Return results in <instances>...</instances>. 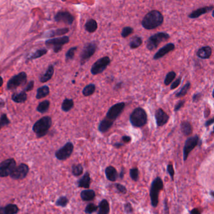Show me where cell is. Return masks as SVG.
I'll return each mask as SVG.
<instances>
[{"instance_id":"1","label":"cell","mask_w":214,"mask_h":214,"mask_svg":"<svg viewBox=\"0 0 214 214\" xmlns=\"http://www.w3.org/2000/svg\"><path fill=\"white\" fill-rule=\"evenodd\" d=\"M164 22V17L162 13L156 10L148 12L143 18L141 25L146 30H153L161 26Z\"/></svg>"},{"instance_id":"2","label":"cell","mask_w":214,"mask_h":214,"mask_svg":"<svg viewBox=\"0 0 214 214\" xmlns=\"http://www.w3.org/2000/svg\"><path fill=\"white\" fill-rule=\"evenodd\" d=\"M52 120L50 116H44L33 124L32 130L36 134L37 138H40L45 136L48 132L51 126Z\"/></svg>"},{"instance_id":"3","label":"cell","mask_w":214,"mask_h":214,"mask_svg":"<svg viewBox=\"0 0 214 214\" xmlns=\"http://www.w3.org/2000/svg\"><path fill=\"white\" fill-rule=\"evenodd\" d=\"M130 121L134 128L143 127L148 122V116L146 111L141 108L134 109L130 116Z\"/></svg>"},{"instance_id":"4","label":"cell","mask_w":214,"mask_h":214,"mask_svg":"<svg viewBox=\"0 0 214 214\" xmlns=\"http://www.w3.org/2000/svg\"><path fill=\"white\" fill-rule=\"evenodd\" d=\"M170 38V35L166 32H158L148 39L146 42V48L150 50H154L157 48L158 45L163 42L168 40Z\"/></svg>"},{"instance_id":"5","label":"cell","mask_w":214,"mask_h":214,"mask_svg":"<svg viewBox=\"0 0 214 214\" xmlns=\"http://www.w3.org/2000/svg\"><path fill=\"white\" fill-rule=\"evenodd\" d=\"M163 188V182L161 178L156 177L153 181L150 189V199L151 205L153 207H156L158 205L159 192Z\"/></svg>"},{"instance_id":"6","label":"cell","mask_w":214,"mask_h":214,"mask_svg":"<svg viewBox=\"0 0 214 214\" xmlns=\"http://www.w3.org/2000/svg\"><path fill=\"white\" fill-rule=\"evenodd\" d=\"M97 48V45L95 42L87 43L84 46L80 56V64L81 65H84L93 57L96 51Z\"/></svg>"},{"instance_id":"7","label":"cell","mask_w":214,"mask_h":214,"mask_svg":"<svg viewBox=\"0 0 214 214\" xmlns=\"http://www.w3.org/2000/svg\"><path fill=\"white\" fill-rule=\"evenodd\" d=\"M69 42V37L63 36L60 37L48 39L45 41V44L47 47L52 48L54 53H59L62 50L63 46L68 43Z\"/></svg>"},{"instance_id":"8","label":"cell","mask_w":214,"mask_h":214,"mask_svg":"<svg viewBox=\"0 0 214 214\" xmlns=\"http://www.w3.org/2000/svg\"><path fill=\"white\" fill-rule=\"evenodd\" d=\"M27 80V74L25 72H21L13 76L7 82L8 90H14L20 86L26 84Z\"/></svg>"},{"instance_id":"9","label":"cell","mask_w":214,"mask_h":214,"mask_svg":"<svg viewBox=\"0 0 214 214\" xmlns=\"http://www.w3.org/2000/svg\"><path fill=\"white\" fill-rule=\"evenodd\" d=\"M111 63V59L105 56L98 59L93 64L91 68V72L93 75L96 76L102 73Z\"/></svg>"},{"instance_id":"10","label":"cell","mask_w":214,"mask_h":214,"mask_svg":"<svg viewBox=\"0 0 214 214\" xmlns=\"http://www.w3.org/2000/svg\"><path fill=\"white\" fill-rule=\"evenodd\" d=\"M16 168V163L13 158H9L0 164V176L6 177L10 176Z\"/></svg>"},{"instance_id":"11","label":"cell","mask_w":214,"mask_h":214,"mask_svg":"<svg viewBox=\"0 0 214 214\" xmlns=\"http://www.w3.org/2000/svg\"><path fill=\"white\" fill-rule=\"evenodd\" d=\"M200 142V138L198 135L189 137L185 141V143L183 150V160L186 161L190 152L197 146Z\"/></svg>"},{"instance_id":"12","label":"cell","mask_w":214,"mask_h":214,"mask_svg":"<svg viewBox=\"0 0 214 214\" xmlns=\"http://www.w3.org/2000/svg\"><path fill=\"white\" fill-rule=\"evenodd\" d=\"M125 106L126 104L124 102L114 104L109 109L108 113L106 114L105 118L112 121H114L122 113Z\"/></svg>"},{"instance_id":"13","label":"cell","mask_w":214,"mask_h":214,"mask_svg":"<svg viewBox=\"0 0 214 214\" xmlns=\"http://www.w3.org/2000/svg\"><path fill=\"white\" fill-rule=\"evenodd\" d=\"M74 150V145L72 142H67L61 148L56 152V156L59 160H65L68 158L72 154Z\"/></svg>"},{"instance_id":"14","label":"cell","mask_w":214,"mask_h":214,"mask_svg":"<svg viewBox=\"0 0 214 214\" xmlns=\"http://www.w3.org/2000/svg\"><path fill=\"white\" fill-rule=\"evenodd\" d=\"M74 20V16L67 11H60L54 16V20L56 22L64 23L68 25H72Z\"/></svg>"},{"instance_id":"15","label":"cell","mask_w":214,"mask_h":214,"mask_svg":"<svg viewBox=\"0 0 214 214\" xmlns=\"http://www.w3.org/2000/svg\"><path fill=\"white\" fill-rule=\"evenodd\" d=\"M28 172V166L25 163H21L20 165L16 167L10 176L14 180H22L27 176Z\"/></svg>"},{"instance_id":"16","label":"cell","mask_w":214,"mask_h":214,"mask_svg":"<svg viewBox=\"0 0 214 214\" xmlns=\"http://www.w3.org/2000/svg\"><path fill=\"white\" fill-rule=\"evenodd\" d=\"M154 117L158 127L165 126L170 119L169 116L162 109H158L156 111Z\"/></svg>"},{"instance_id":"17","label":"cell","mask_w":214,"mask_h":214,"mask_svg":"<svg viewBox=\"0 0 214 214\" xmlns=\"http://www.w3.org/2000/svg\"><path fill=\"white\" fill-rule=\"evenodd\" d=\"M175 48V45L173 43H168L166 44L165 46L162 47L160 49L158 50V51L155 53L153 59L154 60H158L159 59H161L163 57L165 56H166L167 53L173 51Z\"/></svg>"},{"instance_id":"18","label":"cell","mask_w":214,"mask_h":214,"mask_svg":"<svg viewBox=\"0 0 214 214\" xmlns=\"http://www.w3.org/2000/svg\"><path fill=\"white\" fill-rule=\"evenodd\" d=\"M213 10V6H207L202 7L200 8H198L195 11H193L190 14H188V18L191 19H195L197 18L200 17L202 14H206L208 12H210Z\"/></svg>"},{"instance_id":"19","label":"cell","mask_w":214,"mask_h":214,"mask_svg":"<svg viewBox=\"0 0 214 214\" xmlns=\"http://www.w3.org/2000/svg\"><path fill=\"white\" fill-rule=\"evenodd\" d=\"M70 30L68 28H58L56 30H49L44 33L43 37L45 38H52L56 36H60V35H64L69 32Z\"/></svg>"},{"instance_id":"20","label":"cell","mask_w":214,"mask_h":214,"mask_svg":"<svg viewBox=\"0 0 214 214\" xmlns=\"http://www.w3.org/2000/svg\"><path fill=\"white\" fill-rule=\"evenodd\" d=\"M212 54V50L209 46L202 47L197 51V56L201 59H208Z\"/></svg>"},{"instance_id":"21","label":"cell","mask_w":214,"mask_h":214,"mask_svg":"<svg viewBox=\"0 0 214 214\" xmlns=\"http://www.w3.org/2000/svg\"><path fill=\"white\" fill-rule=\"evenodd\" d=\"M53 74H54V67H53V65H50L45 71V72L40 76V82L42 83L48 82L52 78Z\"/></svg>"},{"instance_id":"22","label":"cell","mask_w":214,"mask_h":214,"mask_svg":"<svg viewBox=\"0 0 214 214\" xmlns=\"http://www.w3.org/2000/svg\"><path fill=\"white\" fill-rule=\"evenodd\" d=\"M113 123H114V121H112L105 117V119H102L99 124L98 130L99 132L102 133H104L107 131H108L113 126Z\"/></svg>"},{"instance_id":"23","label":"cell","mask_w":214,"mask_h":214,"mask_svg":"<svg viewBox=\"0 0 214 214\" xmlns=\"http://www.w3.org/2000/svg\"><path fill=\"white\" fill-rule=\"evenodd\" d=\"M48 52V50L45 48H42L37 50L36 51H33V53H30V55L28 56L27 57V61H31L35 59H37L39 58H40L43 57V56L46 55Z\"/></svg>"},{"instance_id":"24","label":"cell","mask_w":214,"mask_h":214,"mask_svg":"<svg viewBox=\"0 0 214 214\" xmlns=\"http://www.w3.org/2000/svg\"><path fill=\"white\" fill-rule=\"evenodd\" d=\"M105 173L106 178H108L109 181L115 182L117 180V172L114 167L112 166L107 167L105 170Z\"/></svg>"},{"instance_id":"25","label":"cell","mask_w":214,"mask_h":214,"mask_svg":"<svg viewBox=\"0 0 214 214\" xmlns=\"http://www.w3.org/2000/svg\"><path fill=\"white\" fill-rule=\"evenodd\" d=\"M11 99L15 103H25L27 100V94L24 91H22L19 93H14L11 96Z\"/></svg>"},{"instance_id":"26","label":"cell","mask_w":214,"mask_h":214,"mask_svg":"<svg viewBox=\"0 0 214 214\" xmlns=\"http://www.w3.org/2000/svg\"><path fill=\"white\" fill-rule=\"evenodd\" d=\"M91 184V177L88 172H86L82 178L78 181V187L79 188H89Z\"/></svg>"},{"instance_id":"27","label":"cell","mask_w":214,"mask_h":214,"mask_svg":"<svg viewBox=\"0 0 214 214\" xmlns=\"http://www.w3.org/2000/svg\"><path fill=\"white\" fill-rule=\"evenodd\" d=\"M98 28L97 22L94 19H89L88 20L84 25L85 30L88 33H94L95 32Z\"/></svg>"},{"instance_id":"28","label":"cell","mask_w":214,"mask_h":214,"mask_svg":"<svg viewBox=\"0 0 214 214\" xmlns=\"http://www.w3.org/2000/svg\"><path fill=\"white\" fill-rule=\"evenodd\" d=\"M80 197L84 201H91L95 198L96 193L93 190H84L81 192Z\"/></svg>"},{"instance_id":"29","label":"cell","mask_w":214,"mask_h":214,"mask_svg":"<svg viewBox=\"0 0 214 214\" xmlns=\"http://www.w3.org/2000/svg\"><path fill=\"white\" fill-rule=\"evenodd\" d=\"M180 129L182 133L186 136H190L193 131V128L191 124L187 121H183L180 124Z\"/></svg>"},{"instance_id":"30","label":"cell","mask_w":214,"mask_h":214,"mask_svg":"<svg viewBox=\"0 0 214 214\" xmlns=\"http://www.w3.org/2000/svg\"><path fill=\"white\" fill-rule=\"evenodd\" d=\"M49 94H50V88L48 85H45L39 87L37 89L36 98L37 99H41L48 96Z\"/></svg>"},{"instance_id":"31","label":"cell","mask_w":214,"mask_h":214,"mask_svg":"<svg viewBox=\"0 0 214 214\" xmlns=\"http://www.w3.org/2000/svg\"><path fill=\"white\" fill-rule=\"evenodd\" d=\"M74 106V102L72 99H65L62 104L61 109L64 112L67 113L72 109Z\"/></svg>"},{"instance_id":"32","label":"cell","mask_w":214,"mask_h":214,"mask_svg":"<svg viewBox=\"0 0 214 214\" xmlns=\"http://www.w3.org/2000/svg\"><path fill=\"white\" fill-rule=\"evenodd\" d=\"M109 204L106 200H102L99 205V212L97 214H109Z\"/></svg>"},{"instance_id":"33","label":"cell","mask_w":214,"mask_h":214,"mask_svg":"<svg viewBox=\"0 0 214 214\" xmlns=\"http://www.w3.org/2000/svg\"><path fill=\"white\" fill-rule=\"evenodd\" d=\"M96 88V87L94 84H89L84 87L82 90V94L85 97L91 96L95 93Z\"/></svg>"},{"instance_id":"34","label":"cell","mask_w":214,"mask_h":214,"mask_svg":"<svg viewBox=\"0 0 214 214\" xmlns=\"http://www.w3.org/2000/svg\"><path fill=\"white\" fill-rule=\"evenodd\" d=\"M50 105V102L48 100H45L39 104L37 107V111L41 114H44L49 109Z\"/></svg>"},{"instance_id":"35","label":"cell","mask_w":214,"mask_h":214,"mask_svg":"<svg viewBox=\"0 0 214 214\" xmlns=\"http://www.w3.org/2000/svg\"><path fill=\"white\" fill-rule=\"evenodd\" d=\"M142 43V39L141 37L135 35L133 36L130 42V47L131 49H136L139 47Z\"/></svg>"},{"instance_id":"36","label":"cell","mask_w":214,"mask_h":214,"mask_svg":"<svg viewBox=\"0 0 214 214\" xmlns=\"http://www.w3.org/2000/svg\"><path fill=\"white\" fill-rule=\"evenodd\" d=\"M190 87H191V84H190V82H187V83L183 85V87H182V88L180 89V91L179 92H178V93L175 94L176 97L179 98V97H182L185 96L188 93V91L190 90Z\"/></svg>"},{"instance_id":"37","label":"cell","mask_w":214,"mask_h":214,"mask_svg":"<svg viewBox=\"0 0 214 214\" xmlns=\"http://www.w3.org/2000/svg\"><path fill=\"white\" fill-rule=\"evenodd\" d=\"M19 211V207L14 204H8L4 207L5 214H16Z\"/></svg>"},{"instance_id":"38","label":"cell","mask_w":214,"mask_h":214,"mask_svg":"<svg viewBox=\"0 0 214 214\" xmlns=\"http://www.w3.org/2000/svg\"><path fill=\"white\" fill-rule=\"evenodd\" d=\"M77 50V47H71L70 48L68 49V50L66 52L65 57V60L66 61H69L74 59V56H75V52Z\"/></svg>"},{"instance_id":"39","label":"cell","mask_w":214,"mask_h":214,"mask_svg":"<svg viewBox=\"0 0 214 214\" xmlns=\"http://www.w3.org/2000/svg\"><path fill=\"white\" fill-rule=\"evenodd\" d=\"M176 76V74L174 72V71H170V72H169L165 77V80H164L165 85H169L171 83H172L173 80L175 79Z\"/></svg>"},{"instance_id":"40","label":"cell","mask_w":214,"mask_h":214,"mask_svg":"<svg viewBox=\"0 0 214 214\" xmlns=\"http://www.w3.org/2000/svg\"><path fill=\"white\" fill-rule=\"evenodd\" d=\"M134 31V29L131 27H124L121 31V37L122 38H126L131 35Z\"/></svg>"},{"instance_id":"41","label":"cell","mask_w":214,"mask_h":214,"mask_svg":"<svg viewBox=\"0 0 214 214\" xmlns=\"http://www.w3.org/2000/svg\"><path fill=\"white\" fill-rule=\"evenodd\" d=\"M72 171L74 176H79L82 175L83 173V167L82 165L77 164V165H74L72 168Z\"/></svg>"},{"instance_id":"42","label":"cell","mask_w":214,"mask_h":214,"mask_svg":"<svg viewBox=\"0 0 214 214\" xmlns=\"http://www.w3.org/2000/svg\"><path fill=\"white\" fill-rule=\"evenodd\" d=\"M98 208H99V206H97L94 204H89L86 206L85 209V212L88 214H91L96 212Z\"/></svg>"},{"instance_id":"43","label":"cell","mask_w":214,"mask_h":214,"mask_svg":"<svg viewBox=\"0 0 214 214\" xmlns=\"http://www.w3.org/2000/svg\"><path fill=\"white\" fill-rule=\"evenodd\" d=\"M68 202V199L66 197H65V196H62V197H60L57 199V200L56 202V205L57 206L65 207L67 206Z\"/></svg>"},{"instance_id":"44","label":"cell","mask_w":214,"mask_h":214,"mask_svg":"<svg viewBox=\"0 0 214 214\" xmlns=\"http://www.w3.org/2000/svg\"><path fill=\"white\" fill-rule=\"evenodd\" d=\"M0 121H1V128H3L5 126H8V124H10V121L8 119L7 115L6 114H2L1 118H0Z\"/></svg>"},{"instance_id":"45","label":"cell","mask_w":214,"mask_h":214,"mask_svg":"<svg viewBox=\"0 0 214 214\" xmlns=\"http://www.w3.org/2000/svg\"><path fill=\"white\" fill-rule=\"evenodd\" d=\"M130 176L132 178V180L134 181H137L139 178V170L137 168H133L130 170Z\"/></svg>"},{"instance_id":"46","label":"cell","mask_w":214,"mask_h":214,"mask_svg":"<svg viewBox=\"0 0 214 214\" xmlns=\"http://www.w3.org/2000/svg\"><path fill=\"white\" fill-rule=\"evenodd\" d=\"M185 104V100H180V101H178L175 106L174 111L177 112V111H179L182 108H183Z\"/></svg>"},{"instance_id":"47","label":"cell","mask_w":214,"mask_h":214,"mask_svg":"<svg viewBox=\"0 0 214 214\" xmlns=\"http://www.w3.org/2000/svg\"><path fill=\"white\" fill-rule=\"evenodd\" d=\"M181 82H182V77H179V78H178L177 79H176L174 82H172V84L170 86L171 90H174V89L177 88L178 86L180 85Z\"/></svg>"},{"instance_id":"48","label":"cell","mask_w":214,"mask_h":214,"mask_svg":"<svg viewBox=\"0 0 214 214\" xmlns=\"http://www.w3.org/2000/svg\"><path fill=\"white\" fill-rule=\"evenodd\" d=\"M34 84H35L34 80H30V81L28 83V84L26 85V87L24 88V89H23V91H24L26 92V93L32 91L33 89V87H34Z\"/></svg>"},{"instance_id":"49","label":"cell","mask_w":214,"mask_h":214,"mask_svg":"<svg viewBox=\"0 0 214 214\" xmlns=\"http://www.w3.org/2000/svg\"><path fill=\"white\" fill-rule=\"evenodd\" d=\"M116 187L117 190L120 193H121L122 194H126L127 193V189L124 185H122L121 184H119V183H116Z\"/></svg>"},{"instance_id":"50","label":"cell","mask_w":214,"mask_h":214,"mask_svg":"<svg viewBox=\"0 0 214 214\" xmlns=\"http://www.w3.org/2000/svg\"><path fill=\"white\" fill-rule=\"evenodd\" d=\"M202 94L201 93H197L195 94L192 97L193 102H198L202 98Z\"/></svg>"},{"instance_id":"51","label":"cell","mask_w":214,"mask_h":214,"mask_svg":"<svg viewBox=\"0 0 214 214\" xmlns=\"http://www.w3.org/2000/svg\"><path fill=\"white\" fill-rule=\"evenodd\" d=\"M167 171H168V173H169L170 176H171L172 180H173V177L175 175V170H174V168H173V167L172 165H168L167 166Z\"/></svg>"},{"instance_id":"52","label":"cell","mask_w":214,"mask_h":214,"mask_svg":"<svg viewBox=\"0 0 214 214\" xmlns=\"http://www.w3.org/2000/svg\"><path fill=\"white\" fill-rule=\"evenodd\" d=\"M124 210H125V212L127 213H131L133 212V207L130 203H126L125 205H124Z\"/></svg>"},{"instance_id":"53","label":"cell","mask_w":214,"mask_h":214,"mask_svg":"<svg viewBox=\"0 0 214 214\" xmlns=\"http://www.w3.org/2000/svg\"><path fill=\"white\" fill-rule=\"evenodd\" d=\"M214 123V117L207 120L205 123V127H208V126H210V125H212V124H213Z\"/></svg>"},{"instance_id":"54","label":"cell","mask_w":214,"mask_h":214,"mask_svg":"<svg viewBox=\"0 0 214 214\" xmlns=\"http://www.w3.org/2000/svg\"><path fill=\"white\" fill-rule=\"evenodd\" d=\"M122 140L124 142L127 143V142H130L131 141V138L129 136H124L122 137Z\"/></svg>"},{"instance_id":"55","label":"cell","mask_w":214,"mask_h":214,"mask_svg":"<svg viewBox=\"0 0 214 214\" xmlns=\"http://www.w3.org/2000/svg\"><path fill=\"white\" fill-rule=\"evenodd\" d=\"M190 214H201V212L198 208H193L190 211Z\"/></svg>"},{"instance_id":"56","label":"cell","mask_w":214,"mask_h":214,"mask_svg":"<svg viewBox=\"0 0 214 214\" xmlns=\"http://www.w3.org/2000/svg\"><path fill=\"white\" fill-rule=\"evenodd\" d=\"M164 210H165V212L167 214L168 213V206L167 205V200H165V204H164Z\"/></svg>"},{"instance_id":"57","label":"cell","mask_w":214,"mask_h":214,"mask_svg":"<svg viewBox=\"0 0 214 214\" xmlns=\"http://www.w3.org/2000/svg\"><path fill=\"white\" fill-rule=\"evenodd\" d=\"M124 145L123 143H121V142H116L115 144H114V146L117 148H119L121 146H122Z\"/></svg>"},{"instance_id":"58","label":"cell","mask_w":214,"mask_h":214,"mask_svg":"<svg viewBox=\"0 0 214 214\" xmlns=\"http://www.w3.org/2000/svg\"><path fill=\"white\" fill-rule=\"evenodd\" d=\"M5 101L2 98H1V101H0V108H1V109L3 108V107L5 106Z\"/></svg>"},{"instance_id":"59","label":"cell","mask_w":214,"mask_h":214,"mask_svg":"<svg viewBox=\"0 0 214 214\" xmlns=\"http://www.w3.org/2000/svg\"><path fill=\"white\" fill-rule=\"evenodd\" d=\"M124 175V169L122 168L121 170V171L120 174H119V177H120V178H121V179H122V178H123Z\"/></svg>"},{"instance_id":"60","label":"cell","mask_w":214,"mask_h":214,"mask_svg":"<svg viewBox=\"0 0 214 214\" xmlns=\"http://www.w3.org/2000/svg\"><path fill=\"white\" fill-rule=\"evenodd\" d=\"M0 213H1V214H5L4 208H1V210H0Z\"/></svg>"},{"instance_id":"61","label":"cell","mask_w":214,"mask_h":214,"mask_svg":"<svg viewBox=\"0 0 214 214\" xmlns=\"http://www.w3.org/2000/svg\"><path fill=\"white\" fill-rule=\"evenodd\" d=\"M210 195H211L212 197H213L214 198V191H210Z\"/></svg>"},{"instance_id":"62","label":"cell","mask_w":214,"mask_h":214,"mask_svg":"<svg viewBox=\"0 0 214 214\" xmlns=\"http://www.w3.org/2000/svg\"><path fill=\"white\" fill-rule=\"evenodd\" d=\"M212 97L214 98V89H213V91H212Z\"/></svg>"},{"instance_id":"63","label":"cell","mask_w":214,"mask_h":214,"mask_svg":"<svg viewBox=\"0 0 214 214\" xmlns=\"http://www.w3.org/2000/svg\"><path fill=\"white\" fill-rule=\"evenodd\" d=\"M212 16L214 18V10L212 11Z\"/></svg>"},{"instance_id":"64","label":"cell","mask_w":214,"mask_h":214,"mask_svg":"<svg viewBox=\"0 0 214 214\" xmlns=\"http://www.w3.org/2000/svg\"><path fill=\"white\" fill-rule=\"evenodd\" d=\"M213 133H214V126H213Z\"/></svg>"}]
</instances>
